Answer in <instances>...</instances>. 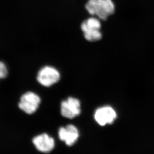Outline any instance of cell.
<instances>
[{"label": "cell", "mask_w": 154, "mask_h": 154, "mask_svg": "<svg viewBox=\"0 0 154 154\" xmlns=\"http://www.w3.org/2000/svg\"><path fill=\"white\" fill-rule=\"evenodd\" d=\"M85 7L90 14L96 15L104 21L113 15L115 10L112 0H88Z\"/></svg>", "instance_id": "6da1fadb"}, {"label": "cell", "mask_w": 154, "mask_h": 154, "mask_svg": "<svg viewBox=\"0 0 154 154\" xmlns=\"http://www.w3.org/2000/svg\"><path fill=\"white\" fill-rule=\"evenodd\" d=\"M81 29L85 38L89 42H97L101 40L102 35L100 30L101 24L99 20L90 18L85 20L81 24Z\"/></svg>", "instance_id": "7a4b0ae2"}, {"label": "cell", "mask_w": 154, "mask_h": 154, "mask_svg": "<svg viewBox=\"0 0 154 154\" xmlns=\"http://www.w3.org/2000/svg\"><path fill=\"white\" fill-rule=\"evenodd\" d=\"M40 103L41 99L38 95L33 92H27L21 97L19 107L28 114H32L37 111Z\"/></svg>", "instance_id": "3957f363"}, {"label": "cell", "mask_w": 154, "mask_h": 154, "mask_svg": "<svg viewBox=\"0 0 154 154\" xmlns=\"http://www.w3.org/2000/svg\"><path fill=\"white\" fill-rule=\"evenodd\" d=\"M37 79L42 86L49 87L59 81L60 74L58 70L53 67L46 66L38 72Z\"/></svg>", "instance_id": "277c9868"}, {"label": "cell", "mask_w": 154, "mask_h": 154, "mask_svg": "<svg viewBox=\"0 0 154 154\" xmlns=\"http://www.w3.org/2000/svg\"><path fill=\"white\" fill-rule=\"evenodd\" d=\"M61 114L63 117L73 119L81 113V103L78 99L69 97L62 101L61 105Z\"/></svg>", "instance_id": "5b68a950"}, {"label": "cell", "mask_w": 154, "mask_h": 154, "mask_svg": "<svg viewBox=\"0 0 154 154\" xmlns=\"http://www.w3.org/2000/svg\"><path fill=\"white\" fill-rule=\"evenodd\" d=\"M94 117L100 125L105 126L112 124L117 118V114L113 108L107 106L97 109Z\"/></svg>", "instance_id": "8992f818"}, {"label": "cell", "mask_w": 154, "mask_h": 154, "mask_svg": "<svg viewBox=\"0 0 154 154\" xmlns=\"http://www.w3.org/2000/svg\"><path fill=\"white\" fill-rule=\"evenodd\" d=\"M58 135L60 139L64 141L68 146H72L75 143L79 137L78 129L73 125H69L66 127L60 128Z\"/></svg>", "instance_id": "52a82bcc"}, {"label": "cell", "mask_w": 154, "mask_h": 154, "mask_svg": "<svg viewBox=\"0 0 154 154\" xmlns=\"http://www.w3.org/2000/svg\"><path fill=\"white\" fill-rule=\"evenodd\" d=\"M33 143L36 149L43 153H49L55 146L54 140L46 134H43L35 137Z\"/></svg>", "instance_id": "ba28073f"}, {"label": "cell", "mask_w": 154, "mask_h": 154, "mask_svg": "<svg viewBox=\"0 0 154 154\" xmlns=\"http://www.w3.org/2000/svg\"><path fill=\"white\" fill-rule=\"evenodd\" d=\"M8 74V71L4 63L0 62V79L5 78Z\"/></svg>", "instance_id": "9c48e42d"}]
</instances>
